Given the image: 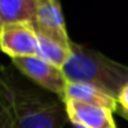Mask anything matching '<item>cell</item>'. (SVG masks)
<instances>
[{
	"instance_id": "6da1fadb",
	"label": "cell",
	"mask_w": 128,
	"mask_h": 128,
	"mask_svg": "<svg viewBox=\"0 0 128 128\" xmlns=\"http://www.w3.org/2000/svg\"><path fill=\"white\" fill-rule=\"evenodd\" d=\"M68 114L59 98L28 87L8 68L0 70V128H64Z\"/></svg>"
},
{
	"instance_id": "7a4b0ae2",
	"label": "cell",
	"mask_w": 128,
	"mask_h": 128,
	"mask_svg": "<svg viewBox=\"0 0 128 128\" xmlns=\"http://www.w3.org/2000/svg\"><path fill=\"white\" fill-rule=\"evenodd\" d=\"M62 72L69 83L91 84L116 99L128 84V66L74 42L70 43V56Z\"/></svg>"
},
{
	"instance_id": "3957f363",
	"label": "cell",
	"mask_w": 128,
	"mask_h": 128,
	"mask_svg": "<svg viewBox=\"0 0 128 128\" xmlns=\"http://www.w3.org/2000/svg\"><path fill=\"white\" fill-rule=\"evenodd\" d=\"M12 65L29 80L47 90L48 92H52L64 102L65 91L69 81L66 80L61 68L47 62L39 55L12 58Z\"/></svg>"
},
{
	"instance_id": "277c9868",
	"label": "cell",
	"mask_w": 128,
	"mask_h": 128,
	"mask_svg": "<svg viewBox=\"0 0 128 128\" xmlns=\"http://www.w3.org/2000/svg\"><path fill=\"white\" fill-rule=\"evenodd\" d=\"M0 51L12 58L39 54V39L33 24H3L0 28Z\"/></svg>"
},
{
	"instance_id": "5b68a950",
	"label": "cell",
	"mask_w": 128,
	"mask_h": 128,
	"mask_svg": "<svg viewBox=\"0 0 128 128\" xmlns=\"http://www.w3.org/2000/svg\"><path fill=\"white\" fill-rule=\"evenodd\" d=\"M33 26L37 33L70 47L72 40L66 32L59 0H36V18Z\"/></svg>"
},
{
	"instance_id": "8992f818",
	"label": "cell",
	"mask_w": 128,
	"mask_h": 128,
	"mask_svg": "<svg viewBox=\"0 0 128 128\" xmlns=\"http://www.w3.org/2000/svg\"><path fill=\"white\" fill-rule=\"evenodd\" d=\"M68 120L74 128H116L113 110L77 100H65Z\"/></svg>"
},
{
	"instance_id": "52a82bcc",
	"label": "cell",
	"mask_w": 128,
	"mask_h": 128,
	"mask_svg": "<svg viewBox=\"0 0 128 128\" xmlns=\"http://www.w3.org/2000/svg\"><path fill=\"white\" fill-rule=\"evenodd\" d=\"M68 99L102 106V108L110 109L113 112H116L117 106H118L117 99L114 96L106 94L105 91L91 86V84H86V83H68L64 102Z\"/></svg>"
},
{
	"instance_id": "ba28073f",
	"label": "cell",
	"mask_w": 128,
	"mask_h": 128,
	"mask_svg": "<svg viewBox=\"0 0 128 128\" xmlns=\"http://www.w3.org/2000/svg\"><path fill=\"white\" fill-rule=\"evenodd\" d=\"M36 0H0V22L34 24Z\"/></svg>"
},
{
	"instance_id": "9c48e42d",
	"label": "cell",
	"mask_w": 128,
	"mask_h": 128,
	"mask_svg": "<svg viewBox=\"0 0 128 128\" xmlns=\"http://www.w3.org/2000/svg\"><path fill=\"white\" fill-rule=\"evenodd\" d=\"M37 39H39V54L37 55L62 69V66L66 64L70 56V47L61 44L42 33H37Z\"/></svg>"
},
{
	"instance_id": "30bf717a",
	"label": "cell",
	"mask_w": 128,
	"mask_h": 128,
	"mask_svg": "<svg viewBox=\"0 0 128 128\" xmlns=\"http://www.w3.org/2000/svg\"><path fill=\"white\" fill-rule=\"evenodd\" d=\"M117 103L122 110L128 112V84L120 91L118 96H117Z\"/></svg>"
},
{
	"instance_id": "8fae6325",
	"label": "cell",
	"mask_w": 128,
	"mask_h": 128,
	"mask_svg": "<svg viewBox=\"0 0 128 128\" xmlns=\"http://www.w3.org/2000/svg\"><path fill=\"white\" fill-rule=\"evenodd\" d=\"M114 113H117V114H120V116L122 117V118H125V120H128V112H125V110H122L120 106H117V109H116V112Z\"/></svg>"
},
{
	"instance_id": "7c38bea8",
	"label": "cell",
	"mask_w": 128,
	"mask_h": 128,
	"mask_svg": "<svg viewBox=\"0 0 128 128\" xmlns=\"http://www.w3.org/2000/svg\"><path fill=\"white\" fill-rule=\"evenodd\" d=\"M0 28H2V22H0Z\"/></svg>"
}]
</instances>
